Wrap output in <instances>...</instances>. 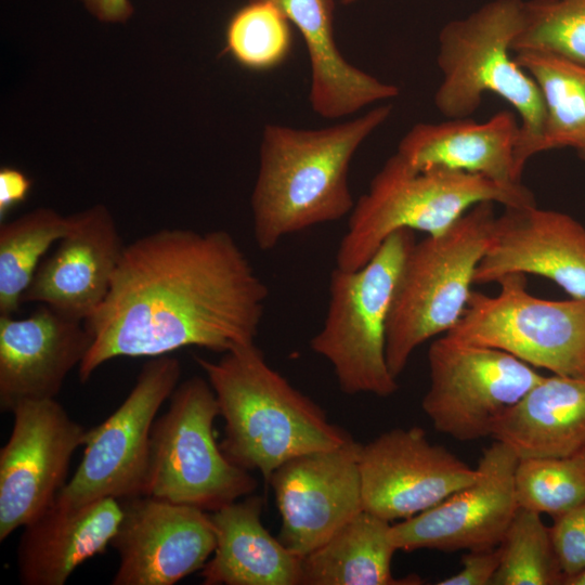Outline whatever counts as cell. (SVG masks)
<instances>
[{
	"label": "cell",
	"mask_w": 585,
	"mask_h": 585,
	"mask_svg": "<svg viewBox=\"0 0 585 585\" xmlns=\"http://www.w3.org/2000/svg\"><path fill=\"white\" fill-rule=\"evenodd\" d=\"M269 290L224 230L165 229L125 245L109 291L84 321L83 384L105 362L185 347L225 353L255 342Z\"/></svg>",
	"instance_id": "1"
},
{
	"label": "cell",
	"mask_w": 585,
	"mask_h": 585,
	"mask_svg": "<svg viewBox=\"0 0 585 585\" xmlns=\"http://www.w3.org/2000/svg\"><path fill=\"white\" fill-rule=\"evenodd\" d=\"M391 113L392 105L382 104L321 129L264 126L251 194L253 237L261 250L274 248L290 234L350 214L354 206L348 183L351 160Z\"/></svg>",
	"instance_id": "2"
},
{
	"label": "cell",
	"mask_w": 585,
	"mask_h": 585,
	"mask_svg": "<svg viewBox=\"0 0 585 585\" xmlns=\"http://www.w3.org/2000/svg\"><path fill=\"white\" fill-rule=\"evenodd\" d=\"M224 420V455L236 466L271 474L298 455L343 445L351 435L272 368L255 342L217 361L196 356Z\"/></svg>",
	"instance_id": "3"
},
{
	"label": "cell",
	"mask_w": 585,
	"mask_h": 585,
	"mask_svg": "<svg viewBox=\"0 0 585 585\" xmlns=\"http://www.w3.org/2000/svg\"><path fill=\"white\" fill-rule=\"evenodd\" d=\"M523 11V0H492L444 25L437 56L443 78L434 94L437 109L450 119L469 117L485 93L507 101L521 119L516 155L521 174L538 153L546 115L537 83L511 56Z\"/></svg>",
	"instance_id": "4"
},
{
	"label": "cell",
	"mask_w": 585,
	"mask_h": 585,
	"mask_svg": "<svg viewBox=\"0 0 585 585\" xmlns=\"http://www.w3.org/2000/svg\"><path fill=\"white\" fill-rule=\"evenodd\" d=\"M484 202L504 207L535 204L523 184L505 186L480 174L442 168L420 170L395 153L354 203L336 268L355 271L364 266L399 230L439 234Z\"/></svg>",
	"instance_id": "5"
},
{
	"label": "cell",
	"mask_w": 585,
	"mask_h": 585,
	"mask_svg": "<svg viewBox=\"0 0 585 585\" xmlns=\"http://www.w3.org/2000/svg\"><path fill=\"white\" fill-rule=\"evenodd\" d=\"M495 217L494 203L477 204L407 252L386 330V360L396 379L421 343L446 334L461 317Z\"/></svg>",
	"instance_id": "6"
},
{
	"label": "cell",
	"mask_w": 585,
	"mask_h": 585,
	"mask_svg": "<svg viewBox=\"0 0 585 585\" xmlns=\"http://www.w3.org/2000/svg\"><path fill=\"white\" fill-rule=\"evenodd\" d=\"M415 242L414 231L399 230L364 266L332 272L328 310L310 347L328 361L346 394L386 398L399 389L386 360V330L396 282Z\"/></svg>",
	"instance_id": "7"
},
{
	"label": "cell",
	"mask_w": 585,
	"mask_h": 585,
	"mask_svg": "<svg viewBox=\"0 0 585 585\" xmlns=\"http://www.w3.org/2000/svg\"><path fill=\"white\" fill-rule=\"evenodd\" d=\"M218 416L207 379L193 376L178 385L169 408L152 428L142 495L212 512L255 493L257 480L233 464L216 441Z\"/></svg>",
	"instance_id": "8"
},
{
	"label": "cell",
	"mask_w": 585,
	"mask_h": 585,
	"mask_svg": "<svg viewBox=\"0 0 585 585\" xmlns=\"http://www.w3.org/2000/svg\"><path fill=\"white\" fill-rule=\"evenodd\" d=\"M496 283L494 296L472 290L461 317L445 335L503 350L552 374L585 377V299L535 297L521 273Z\"/></svg>",
	"instance_id": "9"
},
{
	"label": "cell",
	"mask_w": 585,
	"mask_h": 585,
	"mask_svg": "<svg viewBox=\"0 0 585 585\" xmlns=\"http://www.w3.org/2000/svg\"><path fill=\"white\" fill-rule=\"evenodd\" d=\"M427 358L421 408L435 430L460 442L490 437L497 419L544 377L510 353L445 334Z\"/></svg>",
	"instance_id": "10"
},
{
	"label": "cell",
	"mask_w": 585,
	"mask_h": 585,
	"mask_svg": "<svg viewBox=\"0 0 585 585\" xmlns=\"http://www.w3.org/2000/svg\"><path fill=\"white\" fill-rule=\"evenodd\" d=\"M180 377V361L169 354L143 365L118 408L88 430L83 456L57 494V504L79 506L104 497L121 500L143 494L152 428Z\"/></svg>",
	"instance_id": "11"
},
{
	"label": "cell",
	"mask_w": 585,
	"mask_h": 585,
	"mask_svg": "<svg viewBox=\"0 0 585 585\" xmlns=\"http://www.w3.org/2000/svg\"><path fill=\"white\" fill-rule=\"evenodd\" d=\"M11 413L0 450V542L55 502L88 432L55 399L22 401Z\"/></svg>",
	"instance_id": "12"
},
{
	"label": "cell",
	"mask_w": 585,
	"mask_h": 585,
	"mask_svg": "<svg viewBox=\"0 0 585 585\" xmlns=\"http://www.w3.org/2000/svg\"><path fill=\"white\" fill-rule=\"evenodd\" d=\"M359 470L363 510L389 522L439 504L477 474L417 426L394 428L361 444Z\"/></svg>",
	"instance_id": "13"
},
{
	"label": "cell",
	"mask_w": 585,
	"mask_h": 585,
	"mask_svg": "<svg viewBox=\"0 0 585 585\" xmlns=\"http://www.w3.org/2000/svg\"><path fill=\"white\" fill-rule=\"evenodd\" d=\"M518 461L510 447L493 442L483 450L470 484L391 524L396 549L453 552L497 547L519 508L515 489Z\"/></svg>",
	"instance_id": "14"
},
{
	"label": "cell",
	"mask_w": 585,
	"mask_h": 585,
	"mask_svg": "<svg viewBox=\"0 0 585 585\" xmlns=\"http://www.w3.org/2000/svg\"><path fill=\"white\" fill-rule=\"evenodd\" d=\"M110 545L119 556L113 585H173L199 571L217 542L208 511L147 495L120 500Z\"/></svg>",
	"instance_id": "15"
},
{
	"label": "cell",
	"mask_w": 585,
	"mask_h": 585,
	"mask_svg": "<svg viewBox=\"0 0 585 585\" xmlns=\"http://www.w3.org/2000/svg\"><path fill=\"white\" fill-rule=\"evenodd\" d=\"M353 439L282 464L270 477L278 512V540L303 558L363 510L359 453Z\"/></svg>",
	"instance_id": "16"
},
{
	"label": "cell",
	"mask_w": 585,
	"mask_h": 585,
	"mask_svg": "<svg viewBox=\"0 0 585 585\" xmlns=\"http://www.w3.org/2000/svg\"><path fill=\"white\" fill-rule=\"evenodd\" d=\"M504 208L493 222L474 284L512 273L533 274L552 281L570 298L585 299V226L536 204Z\"/></svg>",
	"instance_id": "17"
},
{
	"label": "cell",
	"mask_w": 585,
	"mask_h": 585,
	"mask_svg": "<svg viewBox=\"0 0 585 585\" xmlns=\"http://www.w3.org/2000/svg\"><path fill=\"white\" fill-rule=\"evenodd\" d=\"M69 219L67 233L37 268L22 304L38 302L84 322L106 298L125 245L112 213L103 205Z\"/></svg>",
	"instance_id": "18"
},
{
	"label": "cell",
	"mask_w": 585,
	"mask_h": 585,
	"mask_svg": "<svg viewBox=\"0 0 585 585\" xmlns=\"http://www.w3.org/2000/svg\"><path fill=\"white\" fill-rule=\"evenodd\" d=\"M84 322L41 304L27 317L0 315V408L55 399L91 346Z\"/></svg>",
	"instance_id": "19"
},
{
	"label": "cell",
	"mask_w": 585,
	"mask_h": 585,
	"mask_svg": "<svg viewBox=\"0 0 585 585\" xmlns=\"http://www.w3.org/2000/svg\"><path fill=\"white\" fill-rule=\"evenodd\" d=\"M122 514L114 497L79 506L54 502L23 526L17 547L21 584H65L80 564L110 545Z\"/></svg>",
	"instance_id": "20"
},
{
	"label": "cell",
	"mask_w": 585,
	"mask_h": 585,
	"mask_svg": "<svg viewBox=\"0 0 585 585\" xmlns=\"http://www.w3.org/2000/svg\"><path fill=\"white\" fill-rule=\"evenodd\" d=\"M521 127L509 110L486 121L467 118L413 126L396 153L416 169L442 168L480 174L505 186L521 185L516 155Z\"/></svg>",
	"instance_id": "21"
},
{
	"label": "cell",
	"mask_w": 585,
	"mask_h": 585,
	"mask_svg": "<svg viewBox=\"0 0 585 585\" xmlns=\"http://www.w3.org/2000/svg\"><path fill=\"white\" fill-rule=\"evenodd\" d=\"M295 25L306 44L311 67L309 102L326 119L350 116L376 102L395 98L399 88L349 63L338 49L334 0H264Z\"/></svg>",
	"instance_id": "22"
},
{
	"label": "cell",
	"mask_w": 585,
	"mask_h": 585,
	"mask_svg": "<svg viewBox=\"0 0 585 585\" xmlns=\"http://www.w3.org/2000/svg\"><path fill=\"white\" fill-rule=\"evenodd\" d=\"M264 500L255 493L210 514L217 535L200 570L205 585H301L302 558L264 528Z\"/></svg>",
	"instance_id": "23"
},
{
	"label": "cell",
	"mask_w": 585,
	"mask_h": 585,
	"mask_svg": "<svg viewBox=\"0 0 585 585\" xmlns=\"http://www.w3.org/2000/svg\"><path fill=\"white\" fill-rule=\"evenodd\" d=\"M490 437L519 460L585 451V377L544 376L497 419Z\"/></svg>",
	"instance_id": "24"
},
{
	"label": "cell",
	"mask_w": 585,
	"mask_h": 585,
	"mask_svg": "<svg viewBox=\"0 0 585 585\" xmlns=\"http://www.w3.org/2000/svg\"><path fill=\"white\" fill-rule=\"evenodd\" d=\"M391 524L362 510L323 545L302 558L301 585H417V575L396 578L391 561L398 550Z\"/></svg>",
	"instance_id": "25"
},
{
	"label": "cell",
	"mask_w": 585,
	"mask_h": 585,
	"mask_svg": "<svg viewBox=\"0 0 585 585\" xmlns=\"http://www.w3.org/2000/svg\"><path fill=\"white\" fill-rule=\"evenodd\" d=\"M515 61L537 83L545 125L538 153L585 144V65L538 51H519Z\"/></svg>",
	"instance_id": "26"
},
{
	"label": "cell",
	"mask_w": 585,
	"mask_h": 585,
	"mask_svg": "<svg viewBox=\"0 0 585 585\" xmlns=\"http://www.w3.org/2000/svg\"><path fill=\"white\" fill-rule=\"evenodd\" d=\"M70 219L37 208L0 225V315H14L50 246L68 231Z\"/></svg>",
	"instance_id": "27"
},
{
	"label": "cell",
	"mask_w": 585,
	"mask_h": 585,
	"mask_svg": "<svg viewBox=\"0 0 585 585\" xmlns=\"http://www.w3.org/2000/svg\"><path fill=\"white\" fill-rule=\"evenodd\" d=\"M498 549L492 585H563L550 530L540 514L519 507Z\"/></svg>",
	"instance_id": "28"
},
{
	"label": "cell",
	"mask_w": 585,
	"mask_h": 585,
	"mask_svg": "<svg viewBox=\"0 0 585 585\" xmlns=\"http://www.w3.org/2000/svg\"><path fill=\"white\" fill-rule=\"evenodd\" d=\"M292 46L290 22L273 3L249 0L225 27L227 53L239 66L263 72L281 65Z\"/></svg>",
	"instance_id": "29"
},
{
	"label": "cell",
	"mask_w": 585,
	"mask_h": 585,
	"mask_svg": "<svg viewBox=\"0 0 585 585\" xmlns=\"http://www.w3.org/2000/svg\"><path fill=\"white\" fill-rule=\"evenodd\" d=\"M519 507L557 517L585 500V451L518 461L515 473Z\"/></svg>",
	"instance_id": "30"
},
{
	"label": "cell",
	"mask_w": 585,
	"mask_h": 585,
	"mask_svg": "<svg viewBox=\"0 0 585 585\" xmlns=\"http://www.w3.org/2000/svg\"><path fill=\"white\" fill-rule=\"evenodd\" d=\"M512 52L538 51L585 65V0L524 1Z\"/></svg>",
	"instance_id": "31"
},
{
	"label": "cell",
	"mask_w": 585,
	"mask_h": 585,
	"mask_svg": "<svg viewBox=\"0 0 585 585\" xmlns=\"http://www.w3.org/2000/svg\"><path fill=\"white\" fill-rule=\"evenodd\" d=\"M552 545L564 575L563 585L585 570V500L554 517Z\"/></svg>",
	"instance_id": "32"
},
{
	"label": "cell",
	"mask_w": 585,
	"mask_h": 585,
	"mask_svg": "<svg viewBox=\"0 0 585 585\" xmlns=\"http://www.w3.org/2000/svg\"><path fill=\"white\" fill-rule=\"evenodd\" d=\"M498 566V546L491 549L467 550V554L461 557V569L437 584L492 585Z\"/></svg>",
	"instance_id": "33"
},
{
	"label": "cell",
	"mask_w": 585,
	"mask_h": 585,
	"mask_svg": "<svg viewBox=\"0 0 585 585\" xmlns=\"http://www.w3.org/2000/svg\"><path fill=\"white\" fill-rule=\"evenodd\" d=\"M31 188V180L22 171L2 167L0 169V218L3 219L15 206L23 203Z\"/></svg>",
	"instance_id": "34"
},
{
	"label": "cell",
	"mask_w": 585,
	"mask_h": 585,
	"mask_svg": "<svg viewBox=\"0 0 585 585\" xmlns=\"http://www.w3.org/2000/svg\"><path fill=\"white\" fill-rule=\"evenodd\" d=\"M100 22L125 23L133 14L130 0H80Z\"/></svg>",
	"instance_id": "35"
},
{
	"label": "cell",
	"mask_w": 585,
	"mask_h": 585,
	"mask_svg": "<svg viewBox=\"0 0 585 585\" xmlns=\"http://www.w3.org/2000/svg\"><path fill=\"white\" fill-rule=\"evenodd\" d=\"M564 585H585V570L568 580Z\"/></svg>",
	"instance_id": "36"
},
{
	"label": "cell",
	"mask_w": 585,
	"mask_h": 585,
	"mask_svg": "<svg viewBox=\"0 0 585 585\" xmlns=\"http://www.w3.org/2000/svg\"><path fill=\"white\" fill-rule=\"evenodd\" d=\"M581 159L585 162V144L576 150Z\"/></svg>",
	"instance_id": "37"
},
{
	"label": "cell",
	"mask_w": 585,
	"mask_h": 585,
	"mask_svg": "<svg viewBox=\"0 0 585 585\" xmlns=\"http://www.w3.org/2000/svg\"><path fill=\"white\" fill-rule=\"evenodd\" d=\"M356 0H340V3L348 5L354 3Z\"/></svg>",
	"instance_id": "38"
}]
</instances>
